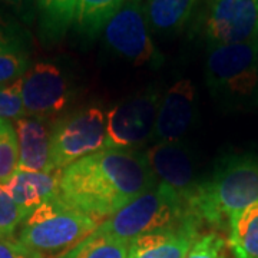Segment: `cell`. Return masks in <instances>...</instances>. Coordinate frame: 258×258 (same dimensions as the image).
Here are the masks:
<instances>
[{
	"mask_svg": "<svg viewBox=\"0 0 258 258\" xmlns=\"http://www.w3.org/2000/svg\"><path fill=\"white\" fill-rule=\"evenodd\" d=\"M258 203V155L231 154L221 158L186 200L189 215L201 227L228 230L230 217Z\"/></svg>",
	"mask_w": 258,
	"mask_h": 258,
	"instance_id": "2",
	"label": "cell"
},
{
	"mask_svg": "<svg viewBox=\"0 0 258 258\" xmlns=\"http://www.w3.org/2000/svg\"><path fill=\"white\" fill-rule=\"evenodd\" d=\"M29 214L12 198L8 186L0 184V238L15 237Z\"/></svg>",
	"mask_w": 258,
	"mask_h": 258,
	"instance_id": "22",
	"label": "cell"
},
{
	"mask_svg": "<svg viewBox=\"0 0 258 258\" xmlns=\"http://www.w3.org/2000/svg\"><path fill=\"white\" fill-rule=\"evenodd\" d=\"M208 46L258 39V0H208L203 22Z\"/></svg>",
	"mask_w": 258,
	"mask_h": 258,
	"instance_id": "10",
	"label": "cell"
},
{
	"mask_svg": "<svg viewBox=\"0 0 258 258\" xmlns=\"http://www.w3.org/2000/svg\"><path fill=\"white\" fill-rule=\"evenodd\" d=\"M106 148V113L86 106L53 120L50 135V171L66 166Z\"/></svg>",
	"mask_w": 258,
	"mask_h": 258,
	"instance_id": "6",
	"label": "cell"
},
{
	"mask_svg": "<svg viewBox=\"0 0 258 258\" xmlns=\"http://www.w3.org/2000/svg\"><path fill=\"white\" fill-rule=\"evenodd\" d=\"M198 0H147V16L152 30L174 35L182 30Z\"/></svg>",
	"mask_w": 258,
	"mask_h": 258,
	"instance_id": "17",
	"label": "cell"
},
{
	"mask_svg": "<svg viewBox=\"0 0 258 258\" xmlns=\"http://www.w3.org/2000/svg\"><path fill=\"white\" fill-rule=\"evenodd\" d=\"M26 116L22 92L20 79L9 85H0V119H19Z\"/></svg>",
	"mask_w": 258,
	"mask_h": 258,
	"instance_id": "23",
	"label": "cell"
},
{
	"mask_svg": "<svg viewBox=\"0 0 258 258\" xmlns=\"http://www.w3.org/2000/svg\"><path fill=\"white\" fill-rule=\"evenodd\" d=\"M29 59L23 50L0 53V85H9L19 81L28 72Z\"/></svg>",
	"mask_w": 258,
	"mask_h": 258,
	"instance_id": "24",
	"label": "cell"
},
{
	"mask_svg": "<svg viewBox=\"0 0 258 258\" xmlns=\"http://www.w3.org/2000/svg\"><path fill=\"white\" fill-rule=\"evenodd\" d=\"M19 169V144L15 125L0 119V184H8Z\"/></svg>",
	"mask_w": 258,
	"mask_h": 258,
	"instance_id": "21",
	"label": "cell"
},
{
	"mask_svg": "<svg viewBox=\"0 0 258 258\" xmlns=\"http://www.w3.org/2000/svg\"><path fill=\"white\" fill-rule=\"evenodd\" d=\"M129 244L98 228L75 247L55 258H128Z\"/></svg>",
	"mask_w": 258,
	"mask_h": 258,
	"instance_id": "19",
	"label": "cell"
},
{
	"mask_svg": "<svg viewBox=\"0 0 258 258\" xmlns=\"http://www.w3.org/2000/svg\"><path fill=\"white\" fill-rule=\"evenodd\" d=\"M189 220L194 218L184 198L174 188L157 181L138 198L101 222L98 230L131 245L141 235L176 227Z\"/></svg>",
	"mask_w": 258,
	"mask_h": 258,
	"instance_id": "4",
	"label": "cell"
},
{
	"mask_svg": "<svg viewBox=\"0 0 258 258\" xmlns=\"http://www.w3.org/2000/svg\"><path fill=\"white\" fill-rule=\"evenodd\" d=\"M62 171L26 172L19 171L6 184L12 198L28 214L59 195Z\"/></svg>",
	"mask_w": 258,
	"mask_h": 258,
	"instance_id": "15",
	"label": "cell"
},
{
	"mask_svg": "<svg viewBox=\"0 0 258 258\" xmlns=\"http://www.w3.org/2000/svg\"><path fill=\"white\" fill-rule=\"evenodd\" d=\"M0 258H45L23 245L16 237L0 238Z\"/></svg>",
	"mask_w": 258,
	"mask_h": 258,
	"instance_id": "26",
	"label": "cell"
},
{
	"mask_svg": "<svg viewBox=\"0 0 258 258\" xmlns=\"http://www.w3.org/2000/svg\"><path fill=\"white\" fill-rule=\"evenodd\" d=\"M155 184L144 152L102 149L64 168L59 197L103 222Z\"/></svg>",
	"mask_w": 258,
	"mask_h": 258,
	"instance_id": "1",
	"label": "cell"
},
{
	"mask_svg": "<svg viewBox=\"0 0 258 258\" xmlns=\"http://www.w3.org/2000/svg\"><path fill=\"white\" fill-rule=\"evenodd\" d=\"M205 85L212 99L227 111L258 108V39L208 46Z\"/></svg>",
	"mask_w": 258,
	"mask_h": 258,
	"instance_id": "3",
	"label": "cell"
},
{
	"mask_svg": "<svg viewBox=\"0 0 258 258\" xmlns=\"http://www.w3.org/2000/svg\"><path fill=\"white\" fill-rule=\"evenodd\" d=\"M228 232V245L234 257L258 258V203L234 212Z\"/></svg>",
	"mask_w": 258,
	"mask_h": 258,
	"instance_id": "16",
	"label": "cell"
},
{
	"mask_svg": "<svg viewBox=\"0 0 258 258\" xmlns=\"http://www.w3.org/2000/svg\"><path fill=\"white\" fill-rule=\"evenodd\" d=\"M198 116V93L189 79H179L162 95L152 135L154 144L182 142Z\"/></svg>",
	"mask_w": 258,
	"mask_h": 258,
	"instance_id": "11",
	"label": "cell"
},
{
	"mask_svg": "<svg viewBox=\"0 0 258 258\" xmlns=\"http://www.w3.org/2000/svg\"><path fill=\"white\" fill-rule=\"evenodd\" d=\"M164 92L148 88L118 102L106 113V148L137 151L152 139Z\"/></svg>",
	"mask_w": 258,
	"mask_h": 258,
	"instance_id": "8",
	"label": "cell"
},
{
	"mask_svg": "<svg viewBox=\"0 0 258 258\" xmlns=\"http://www.w3.org/2000/svg\"><path fill=\"white\" fill-rule=\"evenodd\" d=\"M102 32L106 46L134 66L157 68L162 63L151 36L147 0H125Z\"/></svg>",
	"mask_w": 258,
	"mask_h": 258,
	"instance_id": "7",
	"label": "cell"
},
{
	"mask_svg": "<svg viewBox=\"0 0 258 258\" xmlns=\"http://www.w3.org/2000/svg\"><path fill=\"white\" fill-rule=\"evenodd\" d=\"M101 222L76 211L57 195L39 205L20 225L18 238L43 257H57L91 235Z\"/></svg>",
	"mask_w": 258,
	"mask_h": 258,
	"instance_id": "5",
	"label": "cell"
},
{
	"mask_svg": "<svg viewBox=\"0 0 258 258\" xmlns=\"http://www.w3.org/2000/svg\"><path fill=\"white\" fill-rule=\"evenodd\" d=\"M2 3H5L6 6H9L12 9L18 10L19 13L25 15V12L28 10V8L30 6L32 0H0Z\"/></svg>",
	"mask_w": 258,
	"mask_h": 258,
	"instance_id": "28",
	"label": "cell"
},
{
	"mask_svg": "<svg viewBox=\"0 0 258 258\" xmlns=\"http://www.w3.org/2000/svg\"><path fill=\"white\" fill-rule=\"evenodd\" d=\"M186 258H228L227 241L217 232L201 234L194 242Z\"/></svg>",
	"mask_w": 258,
	"mask_h": 258,
	"instance_id": "25",
	"label": "cell"
},
{
	"mask_svg": "<svg viewBox=\"0 0 258 258\" xmlns=\"http://www.w3.org/2000/svg\"><path fill=\"white\" fill-rule=\"evenodd\" d=\"M20 92L26 116L53 122L71 105L74 83L59 64L39 62L20 78Z\"/></svg>",
	"mask_w": 258,
	"mask_h": 258,
	"instance_id": "9",
	"label": "cell"
},
{
	"mask_svg": "<svg viewBox=\"0 0 258 258\" xmlns=\"http://www.w3.org/2000/svg\"><path fill=\"white\" fill-rule=\"evenodd\" d=\"M147 162L158 182L174 188L186 200L201 179H197L192 152L182 142L154 144L144 152Z\"/></svg>",
	"mask_w": 258,
	"mask_h": 258,
	"instance_id": "12",
	"label": "cell"
},
{
	"mask_svg": "<svg viewBox=\"0 0 258 258\" xmlns=\"http://www.w3.org/2000/svg\"><path fill=\"white\" fill-rule=\"evenodd\" d=\"M125 0H78L74 26L83 39L93 40Z\"/></svg>",
	"mask_w": 258,
	"mask_h": 258,
	"instance_id": "18",
	"label": "cell"
},
{
	"mask_svg": "<svg viewBox=\"0 0 258 258\" xmlns=\"http://www.w3.org/2000/svg\"><path fill=\"white\" fill-rule=\"evenodd\" d=\"M43 35L52 40L64 36L74 25L78 0H36Z\"/></svg>",
	"mask_w": 258,
	"mask_h": 258,
	"instance_id": "20",
	"label": "cell"
},
{
	"mask_svg": "<svg viewBox=\"0 0 258 258\" xmlns=\"http://www.w3.org/2000/svg\"><path fill=\"white\" fill-rule=\"evenodd\" d=\"M52 120L23 116L15 120L19 144V171L50 172Z\"/></svg>",
	"mask_w": 258,
	"mask_h": 258,
	"instance_id": "14",
	"label": "cell"
},
{
	"mask_svg": "<svg viewBox=\"0 0 258 258\" xmlns=\"http://www.w3.org/2000/svg\"><path fill=\"white\" fill-rule=\"evenodd\" d=\"M201 225L194 220L166 230L149 232L134 240L129 245L128 258H186Z\"/></svg>",
	"mask_w": 258,
	"mask_h": 258,
	"instance_id": "13",
	"label": "cell"
},
{
	"mask_svg": "<svg viewBox=\"0 0 258 258\" xmlns=\"http://www.w3.org/2000/svg\"><path fill=\"white\" fill-rule=\"evenodd\" d=\"M15 50H23L20 33L18 29L8 23L0 15V53Z\"/></svg>",
	"mask_w": 258,
	"mask_h": 258,
	"instance_id": "27",
	"label": "cell"
}]
</instances>
